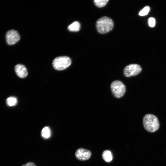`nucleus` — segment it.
<instances>
[{
	"label": "nucleus",
	"instance_id": "f257e3e1",
	"mask_svg": "<svg viewBox=\"0 0 166 166\" xmlns=\"http://www.w3.org/2000/svg\"><path fill=\"white\" fill-rule=\"evenodd\" d=\"M143 123L145 129L149 132H153L156 131L160 126L158 118L152 114H146L143 118Z\"/></svg>",
	"mask_w": 166,
	"mask_h": 166
},
{
	"label": "nucleus",
	"instance_id": "f03ea898",
	"mask_svg": "<svg viewBox=\"0 0 166 166\" xmlns=\"http://www.w3.org/2000/svg\"><path fill=\"white\" fill-rule=\"evenodd\" d=\"M114 26L113 22L111 18L104 16L99 19L96 23L97 31L101 34H105L111 31Z\"/></svg>",
	"mask_w": 166,
	"mask_h": 166
},
{
	"label": "nucleus",
	"instance_id": "7ed1b4c3",
	"mask_svg": "<svg viewBox=\"0 0 166 166\" xmlns=\"http://www.w3.org/2000/svg\"><path fill=\"white\" fill-rule=\"evenodd\" d=\"M71 64L70 58L67 56H59L55 58L53 61V65L56 70H61L69 67Z\"/></svg>",
	"mask_w": 166,
	"mask_h": 166
},
{
	"label": "nucleus",
	"instance_id": "20e7f679",
	"mask_svg": "<svg viewBox=\"0 0 166 166\" xmlns=\"http://www.w3.org/2000/svg\"><path fill=\"white\" fill-rule=\"evenodd\" d=\"M110 88L113 94L117 98L123 97L126 91L125 85L119 80L113 81L111 84Z\"/></svg>",
	"mask_w": 166,
	"mask_h": 166
},
{
	"label": "nucleus",
	"instance_id": "39448f33",
	"mask_svg": "<svg viewBox=\"0 0 166 166\" xmlns=\"http://www.w3.org/2000/svg\"><path fill=\"white\" fill-rule=\"evenodd\" d=\"M142 68L139 65L132 64L126 66L123 71L124 75L127 77L136 76L141 72Z\"/></svg>",
	"mask_w": 166,
	"mask_h": 166
},
{
	"label": "nucleus",
	"instance_id": "423d86ee",
	"mask_svg": "<svg viewBox=\"0 0 166 166\" xmlns=\"http://www.w3.org/2000/svg\"><path fill=\"white\" fill-rule=\"evenodd\" d=\"M6 38L7 43L9 45H12L18 42L20 40V37L17 31L11 30L6 32Z\"/></svg>",
	"mask_w": 166,
	"mask_h": 166
},
{
	"label": "nucleus",
	"instance_id": "0eeeda50",
	"mask_svg": "<svg viewBox=\"0 0 166 166\" xmlns=\"http://www.w3.org/2000/svg\"><path fill=\"white\" fill-rule=\"evenodd\" d=\"M91 152L89 150L82 148L78 149L75 153L76 158L81 161L86 160L91 157Z\"/></svg>",
	"mask_w": 166,
	"mask_h": 166
},
{
	"label": "nucleus",
	"instance_id": "6e6552de",
	"mask_svg": "<svg viewBox=\"0 0 166 166\" xmlns=\"http://www.w3.org/2000/svg\"><path fill=\"white\" fill-rule=\"evenodd\" d=\"M14 70L17 75L20 78H25L28 75L27 69L23 65L21 64L17 65L14 67Z\"/></svg>",
	"mask_w": 166,
	"mask_h": 166
},
{
	"label": "nucleus",
	"instance_id": "1a4fd4ad",
	"mask_svg": "<svg viewBox=\"0 0 166 166\" xmlns=\"http://www.w3.org/2000/svg\"><path fill=\"white\" fill-rule=\"evenodd\" d=\"M81 25L78 21H75L69 25L68 27V30L71 32H77L80 29Z\"/></svg>",
	"mask_w": 166,
	"mask_h": 166
},
{
	"label": "nucleus",
	"instance_id": "9d476101",
	"mask_svg": "<svg viewBox=\"0 0 166 166\" xmlns=\"http://www.w3.org/2000/svg\"><path fill=\"white\" fill-rule=\"evenodd\" d=\"M102 157L103 160L107 162H111L113 158L111 152L109 150H105L103 152Z\"/></svg>",
	"mask_w": 166,
	"mask_h": 166
},
{
	"label": "nucleus",
	"instance_id": "9b49d317",
	"mask_svg": "<svg viewBox=\"0 0 166 166\" xmlns=\"http://www.w3.org/2000/svg\"><path fill=\"white\" fill-rule=\"evenodd\" d=\"M41 135L42 137L45 139L49 138L51 136V131L49 127H44L41 132Z\"/></svg>",
	"mask_w": 166,
	"mask_h": 166
},
{
	"label": "nucleus",
	"instance_id": "f8f14e48",
	"mask_svg": "<svg viewBox=\"0 0 166 166\" xmlns=\"http://www.w3.org/2000/svg\"><path fill=\"white\" fill-rule=\"evenodd\" d=\"M7 105L9 106H14L16 105L17 103V100L16 98L13 97H8L6 100Z\"/></svg>",
	"mask_w": 166,
	"mask_h": 166
},
{
	"label": "nucleus",
	"instance_id": "ddd939ff",
	"mask_svg": "<svg viewBox=\"0 0 166 166\" xmlns=\"http://www.w3.org/2000/svg\"><path fill=\"white\" fill-rule=\"evenodd\" d=\"M109 0H94V2L95 5L99 8L102 7L107 3Z\"/></svg>",
	"mask_w": 166,
	"mask_h": 166
},
{
	"label": "nucleus",
	"instance_id": "4468645a",
	"mask_svg": "<svg viewBox=\"0 0 166 166\" xmlns=\"http://www.w3.org/2000/svg\"><path fill=\"white\" fill-rule=\"evenodd\" d=\"M150 10V7L148 6H146L140 11L139 15L140 16L147 15L148 14Z\"/></svg>",
	"mask_w": 166,
	"mask_h": 166
},
{
	"label": "nucleus",
	"instance_id": "2eb2a0df",
	"mask_svg": "<svg viewBox=\"0 0 166 166\" xmlns=\"http://www.w3.org/2000/svg\"><path fill=\"white\" fill-rule=\"evenodd\" d=\"M148 24L150 27H154L156 24L155 18L152 17L150 18L148 20Z\"/></svg>",
	"mask_w": 166,
	"mask_h": 166
},
{
	"label": "nucleus",
	"instance_id": "dca6fc26",
	"mask_svg": "<svg viewBox=\"0 0 166 166\" xmlns=\"http://www.w3.org/2000/svg\"><path fill=\"white\" fill-rule=\"evenodd\" d=\"M22 166H37L34 162H29L23 164Z\"/></svg>",
	"mask_w": 166,
	"mask_h": 166
}]
</instances>
